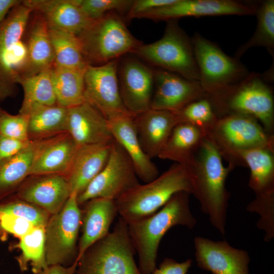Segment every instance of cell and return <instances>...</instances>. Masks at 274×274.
<instances>
[{"instance_id": "obj_29", "label": "cell", "mask_w": 274, "mask_h": 274, "mask_svg": "<svg viewBox=\"0 0 274 274\" xmlns=\"http://www.w3.org/2000/svg\"><path fill=\"white\" fill-rule=\"evenodd\" d=\"M205 136L203 131L195 126L178 124L173 130L158 157L190 166Z\"/></svg>"}, {"instance_id": "obj_4", "label": "cell", "mask_w": 274, "mask_h": 274, "mask_svg": "<svg viewBox=\"0 0 274 274\" xmlns=\"http://www.w3.org/2000/svg\"><path fill=\"white\" fill-rule=\"evenodd\" d=\"M209 99L218 118L234 114L249 115L260 122L268 133L273 134L272 91L261 75L250 73L224 93Z\"/></svg>"}, {"instance_id": "obj_7", "label": "cell", "mask_w": 274, "mask_h": 274, "mask_svg": "<svg viewBox=\"0 0 274 274\" xmlns=\"http://www.w3.org/2000/svg\"><path fill=\"white\" fill-rule=\"evenodd\" d=\"M134 53L150 64L186 79L199 81L191 39L179 26L177 20L167 21L161 38L150 44H142Z\"/></svg>"}, {"instance_id": "obj_36", "label": "cell", "mask_w": 274, "mask_h": 274, "mask_svg": "<svg viewBox=\"0 0 274 274\" xmlns=\"http://www.w3.org/2000/svg\"><path fill=\"white\" fill-rule=\"evenodd\" d=\"M13 247L21 252L15 259L22 271L28 269V264H30L35 274H38L48 266L45 252V227L35 226L19 237Z\"/></svg>"}, {"instance_id": "obj_27", "label": "cell", "mask_w": 274, "mask_h": 274, "mask_svg": "<svg viewBox=\"0 0 274 274\" xmlns=\"http://www.w3.org/2000/svg\"><path fill=\"white\" fill-rule=\"evenodd\" d=\"M112 142L78 146L66 177L71 194H81L103 169L109 159Z\"/></svg>"}, {"instance_id": "obj_22", "label": "cell", "mask_w": 274, "mask_h": 274, "mask_svg": "<svg viewBox=\"0 0 274 274\" xmlns=\"http://www.w3.org/2000/svg\"><path fill=\"white\" fill-rule=\"evenodd\" d=\"M78 146L67 132L39 140L29 176L58 174L66 177Z\"/></svg>"}, {"instance_id": "obj_13", "label": "cell", "mask_w": 274, "mask_h": 274, "mask_svg": "<svg viewBox=\"0 0 274 274\" xmlns=\"http://www.w3.org/2000/svg\"><path fill=\"white\" fill-rule=\"evenodd\" d=\"M118 68V60H114L100 65H88L85 73L84 100L107 119L120 114L131 115L121 99Z\"/></svg>"}, {"instance_id": "obj_28", "label": "cell", "mask_w": 274, "mask_h": 274, "mask_svg": "<svg viewBox=\"0 0 274 274\" xmlns=\"http://www.w3.org/2000/svg\"><path fill=\"white\" fill-rule=\"evenodd\" d=\"M36 12L25 43L27 60L20 78L37 75L54 64V54L48 24L43 16Z\"/></svg>"}, {"instance_id": "obj_2", "label": "cell", "mask_w": 274, "mask_h": 274, "mask_svg": "<svg viewBox=\"0 0 274 274\" xmlns=\"http://www.w3.org/2000/svg\"><path fill=\"white\" fill-rule=\"evenodd\" d=\"M190 194L184 191L178 192L153 214L127 224L142 274H151L156 268L160 242L169 229L176 225L189 229L195 227L197 221L190 209Z\"/></svg>"}, {"instance_id": "obj_15", "label": "cell", "mask_w": 274, "mask_h": 274, "mask_svg": "<svg viewBox=\"0 0 274 274\" xmlns=\"http://www.w3.org/2000/svg\"><path fill=\"white\" fill-rule=\"evenodd\" d=\"M256 2L235 0H176L167 6L140 16L155 21L178 20L184 17L255 15Z\"/></svg>"}, {"instance_id": "obj_30", "label": "cell", "mask_w": 274, "mask_h": 274, "mask_svg": "<svg viewBox=\"0 0 274 274\" xmlns=\"http://www.w3.org/2000/svg\"><path fill=\"white\" fill-rule=\"evenodd\" d=\"M26 115L30 141L47 139L67 132V108L57 103L33 106Z\"/></svg>"}, {"instance_id": "obj_37", "label": "cell", "mask_w": 274, "mask_h": 274, "mask_svg": "<svg viewBox=\"0 0 274 274\" xmlns=\"http://www.w3.org/2000/svg\"><path fill=\"white\" fill-rule=\"evenodd\" d=\"M179 124L186 123L201 129L205 136L212 129L218 117L206 97L195 100L176 112Z\"/></svg>"}, {"instance_id": "obj_38", "label": "cell", "mask_w": 274, "mask_h": 274, "mask_svg": "<svg viewBox=\"0 0 274 274\" xmlns=\"http://www.w3.org/2000/svg\"><path fill=\"white\" fill-rule=\"evenodd\" d=\"M82 12L89 19L96 20L105 15L118 11H128L133 1L128 0H77Z\"/></svg>"}, {"instance_id": "obj_35", "label": "cell", "mask_w": 274, "mask_h": 274, "mask_svg": "<svg viewBox=\"0 0 274 274\" xmlns=\"http://www.w3.org/2000/svg\"><path fill=\"white\" fill-rule=\"evenodd\" d=\"M255 15L257 23L252 36L241 45L235 53L238 58L249 49L263 47L273 57L274 54V1L265 0L256 2Z\"/></svg>"}, {"instance_id": "obj_17", "label": "cell", "mask_w": 274, "mask_h": 274, "mask_svg": "<svg viewBox=\"0 0 274 274\" xmlns=\"http://www.w3.org/2000/svg\"><path fill=\"white\" fill-rule=\"evenodd\" d=\"M123 104L133 117L150 109L154 83V71L133 59L124 60L118 68Z\"/></svg>"}, {"instance_id": "obj_12", "label": "cell", "mask_w": 274, "mask_h": 274, "mask_svg": "<svg viewBox=\"0 0 274 274\" xmlns=\"http://www.w3.org/2000/svg\"><path fill=\"white\" fill-rule=\"evenodd\" d=\"M132 163L123 148L115 140L103 169L77 196L80 206L95 198L116 200L140 183Z\"/></svg>"}, {"instance_id": "obj_5", "label": "cell", "mask_w": 274, "mask_h": 274, "mask_svg": "<svg viewBox=\"0 0 274 274\" xmlns=\"http://www.w3.org/2000/svg\"><path fill=\"white\" fill-rule=\"evenodd\" d=\"M127 223L120 217L113 230L91 246L79 259L75 274H142Z\"/></svg>"}, {"instance_id": "obj_31", "label": "cell", "mask_w": 274, "mask_h": 274, "mask_svg": "<svg viewBox=\"0 0 274 274\" xmlns=\"http://www.w3.org/2000/svg\"><path fill=\"white\" fill-rule=\"evenodd\" d=\"M39 143V140L31 141L26 148L0 166V201L14 194L29 176Z\"/></svg>"}, {"instance_id": "obj_14", "label": "cell", "mask_w": 274, "mask_h": 274, "mask_svg": "<svg viewBox=\"0 0 274 274\" xmlns=\"http://www.w3.org/2000/svg\"><path fill=\"white\" fill-rule=\"evenodd\" d=\"M32 12L22 2L0 24V101L14 96L17 82L13 67L14 54Z\"/></svg>"}, {"instance_id": "obj_26", "label": "cell", "mask_w": 274, "mask_h": 274, "mask_svg": "<svg viewBox=\"0 0 274 274\" xmlns=\"http://www.w3.org/2000/svg\"><path fill=\"white\" fill-rule=\"evenodd\" d=\"M139 139L145 153L158 157L179 120L176 112L150 109L133 117Z\"/></svg>"}, {"instance_id": "obj_25", "label": "cell", "mask_w": 274, "mask_h": 274, "mask_svg": "<svg viewBox=\"0 0 274 274\" xmlns=\"http://www.w3.org/2000/svg\"><path fill=\"white\" fill-rule=\"evenodd\" d=\"M81 235L79 239L76 264L86 251L109 232L110 225L118 214L115 200L91 199L83 205Z\"/></svg>"}, {"instance_id": "obj_20", "label": "cell", "mask_w": 274, "mask_h": 274, "mask_svg": "<svg viewBox=\"0 0 274 274\" xmlns=\"http://www.w3.org/2000/svg\"><path fill=\"white\" fill-rule=\"evenodd\" d=\"M67 132L78 146L110 143L114 140L107 118L85 101L67 108Z\"/></svg>"}, {"instance_id": "obj_42", "label": "cell", "mask_w": 274, "mask_h": 274, "mask_svg": "<svg viewBox=\"0 0 274 274\" xmlns=\"http://www.w3.org/2000/svg\"><path fill=\"white\" fill-rule=\"evenodd\" d=\"M192 264L191 259L178 262L173 259L165 258L151 274H187Z\"/></svg>"}, {"instance_id": "obj_1", "label": "cell", "mask_w": 274, "mask_h": 274, "mask_svg": "<svg viewBox=\"0 0 274 274\" xmlns=\"http://www.w3.org/2000/svg\"><path fill=\"white\" fill-rule=\"evenodd\" d=\"M192 176L193 194L212 225L223 236L225 233L230 193L226 188L229 173L234 168L225 166L213 143L205 136L198 148L192 163L188 166Z\"/></svg>"}, {"instance_id": "obj_11", "label": "cell", "mask_w": 274, "mask_h": 274, "mask_svg": "<svg viewBox=\"0 0 274 274\" xmlns=\"http://www.w3.org/2000/svg\"><path fill=\"white\" fill-rule=\"evenodd\" d=\"M237 157L238 165L250 169L248 185L255 194L247 210L259 216V225L271 226L274 224V149L244 150L237 153Z\"/></svg>"}, {"instance_id": "obj_39", "label": "cell", "mask_w": 274, "mask_h": 274, "mask_svg": "<svg viewBox=\"0 0 274 274\" xmlns=\"http://www.w3.org/2000/svg\"><path fill=\"white\" fill-rule=\"evenodd\" d=\"M28 117L19 113L13 115L0 108V134L14 139L27 141Z\"/></svg>"}, {"instance_id": "obj_8", "label": "cell", "mask_w": 274, "mask_h": 274, "mask_svg": "<svg viewBox=\"0 0 274 274\" xmlns=\"http://www.w3.org/2000/svg\"><path fill=\"white\" fill-rule=\"evenodd\" d=\"M206 136L222 158L234 167L238 165L237 154L240 151L255 148L274 149L273 134L268 133L255 118L247 115L219 117Z\"/></svg>"}, {"instance_id": "obj_3", "label": "cell", "mask_w": 274, "mask_h": 274, "mask_svg": "<svg viewBox=\"0 0 274 274\" xmlns=\"http://www.w3.org/2000/svg\"><path fill=\"white\" fill-rule=\"evenodd\" d=\"M181 191L192 193V174L189 166L174 163L151 181L139 184L115 200L118 214L127 224L142 219Z\"/></svg>"}, {"instance_id": "obj_24", "label": "cell", "mask_w": 274, "mask_h": 274, "mask_svg": "<svg viewBox=\"0 0 274 274\" xmlns=\"http://www.w3.org/2000/svg\"><path fill=\"white\" fill-rule=\"evenodd\" d=\"M22 3L32 11L41 14L49 28L79 36L95 21L82 12L77 0H26Z\"/></svg>"}, {"instance_id": "obj_40", "label": "cell", "mask_w": 274, "mask_h": 274, "mask_svg": "<svg viewBox=\"0 0 274 274\" xmlns=\"http://www.w3.org/2000/svg\"><path fill=\"white\" fill-rule=\"evenodd\" d=\"M31 141H22L0 134V166L26 148Z\"/></svg>"}, {"instance_id": "obj_32", "label": "cell", "mask_w": 274, "mask_h": 274, "mask_svg": "<svg viewBox=\"0 0 274 274\" xmlns=\"http://www.w3.org/2000/svg\"><path fill=\"white\" fill-rule=\"evenodd\" d=\"M86 69L52 67V81L58 104L68 108L85 101Z\"/></svg>"}, {"instance_id": "obj_21", "label": "cell", "mask_w": 274, "mask_h": 274, "mask_svg": "<svg viewBox=\"0 0 274 274\" xmlns=\"http://www.w3.org/2000/svg\"><path fill=\"white\" fill-rule=\"evenodd\" d=\"M50 216L13 195L0 201V241L9 236L19 238L35 226L45 227Z\"/></svg>"}, {"instance_id": "obj_45", "label": "cell", "mask_w": 274, "mask_h": 274, "mask_svg": "<svg viewBox=\"0 0 274 274\" xmlns=\"http://www.w3.org/2000/svg\"><path fill=\"white\" fill-rule=\"evenodd\" d=\"M20 274H23V273H20Z\"/></svg>"}, {"instance_id": "obj_6", "label": "cell", "mask_w": 274, "mask_h": 274, "mask_svg": "<svg viewBox=\"0 0 274 274\" xmlns=\"http://www.w3.org/2000/svg\"><path fill=\"white\" fill-rule=\"evenodd\" d=\"M78 38L85 59L92 65L134 53L142 44L130 32L123 19L113 12L95 20Z\"/></svg>"}, {"instance_id": "obj_19", "label": "cell", "mask_w": 274, "mask_h": 274, "mask_svg": "<svg viewBox=\"0 0 274 274\" xmlns=\"http://www.w3.org/2000/svg\"><path fill=\"white\" fill-rule=\"evenodd\" d=\"M70 195L66 177L58 174L29 176L13 194L50 215L60 211Z\"/></svg>"}, {"instance_id": "obj_10", "label": "cell", "mask_w": 274, "mask_h": 274, "mask_svg": "<svg viewBox=\"0 0 274 274\" xmlns=\"http://www.w3.org/2000/svg\"><path fill=\"white\" fill-rule=\"evenodd\" d=\"M78 194L72 193L63 208L51 215L45 226V252L48 266L76 264L82 210Z\"/></svg>"}, {"instance_id": "obj_33", "label": "cell", "mask_w": 274, "mask_h": 274, "mask_svg": "<svg viewBox=\"0 0 274 274\" xmlns=\"http://www.w3.org/2000/svg\"><path fill=\"white\" fill-rule=\"evenodd\" d=\"M53 49V66L62 68L84 69L89 65L84 56L77 36L61 30L49 28Z\"/></svg>"}, {"instance_id": "obj_9", "label": "cell", "mask_w": 274, "mask_h": 274, "mask_svg": "<svg viewBox=\"0 0 274 274\" xmlns=\"http://www.w3.org/2000/svg\"><path fill=\"white\" fill-rule=\"evenodd\" d=\"M199 74V83L208 98L220 95L250 73L238 58L196 33L191 39Z\"/></svg>"}, {"instance_id": "obj_41", "label": "cell", "mask_w": 274, "mask_h": 274, "mask_svg": "<svg viewBox=\"0 0 274 274\" xmlns=\"http://www.w3.org/2000/svg\"><path fill=\"white\" fill-rule=\"evenodd\" d=\"M176 0H136L127 13L128 20L137 18L142 15L156 9L166 6L175 3Z\"/></svg>"}, {"instance_id": "obj_43", "label": "cell", "mask_w": 274, "mask_h": 274, "mask_svg": "<svg viewBox=\"0 0 274 274\" xmlns=\"http://www.w3.org/2000/svg\"><path fill=\"white\" fill-rule=\"evenodd\" d=\"M77 265L73 264L69 266L61 265L48 266L38 274H75Z\"/></svg>"}, {"instance_id": "obj_18", "label": "cell", "mask_w": 274, "mask_h": 274, "mask_svg": "<svg viewBox=\"0 0 274 274\" xmlns=\"http://www.w3.org/2000/svg\"><path fill=\"white\" fill-rule=\"evenodd\" d=\"M155 90L150 109L177 112L189 104L207 97L199 81L188 80L163 69L154 71Z\"/></svg>"}, {"instance_id": "obj_44", "label": "cell", "mask_w": 274, "mask_h": 274, "mask_svg": "<svg viewBox=\"0 0 274 274\" xmlns=\"http://www.w3.org/2000/svg\"><path fill=\"white\" fill-rule=\"evenodd\" d=\"M22 2L18 0H0V24L5 20L9 12Z\"/></svg>"}, {"instance_id": "obj_16", "label": "cell", "mask_w": 274, "mask_h": 274, "mask_svg": "<svg viewBox=\"0 0 274 274\" xmlns=\"http://www.w3.org/2000/svg\"><path fill=\"white\" fill-rule=\"evenodd\" d=\"M197 266L212 274H250V258L246 250L226 241H214L202 236L194 238Z\"/></svg>"}, {"instance_id": "obj_34", "label": "cell", "mask_w": 274, "mask_h": 274, "mask_svg": "<svg viewBox=\"0 0 274 274\" xmlns=\"http://www.w3.org/2000/svg\"><path fill=\"white\" fill-rule=\"evenodd\" d=\"M52 67L34 76L19 79L23 90V99L19 113L26 115L35 105H52L57 103L51 76Z\"/></svg>"}, {"instance_id": "obj_23", "label": "cell", "mask_w": 274, "mask_h": 274, "mask_svg": "<svg viewBox=\"0 0 274 274\" xmlns=\"http://www.w3.org/2000/svg\"><path fill=\"white\" fill-rule=\"evenodd\" d=\"M133 117L120 114L107 120L114 140L128 155L138 177L147 183L159 175V170L141 146Z\"/></svg>"}]
</instances>
